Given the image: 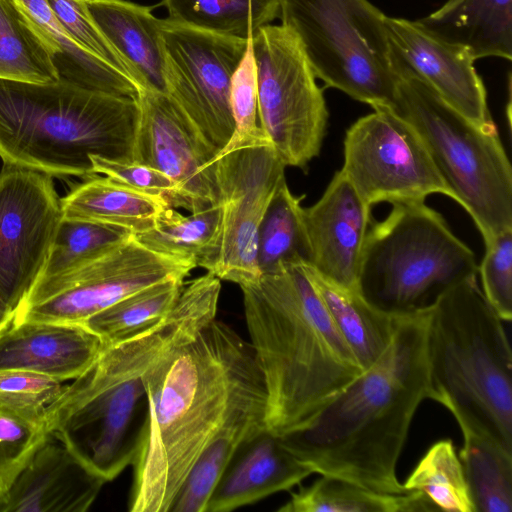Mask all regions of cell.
I'll return each mask as SVG.
<instances>
[{
	"label": "cell",
	"mask_w": 512,
	"mask_h": 512,
	"mask_svg": "<svg viewBox=\"0 0 512 512\" xmlns=\"http://www.w3.org/2000/svg\"><path fill=\"white\" fill-rule=\"evenodd\" d=\"M264 381L250 343L216 318L144 374L149 411L133 465L130 512H169L236 402Z\"/></svg>",
	"instance_id": "1"
},
{
	"label": "cell",
	"mask_w": 512,
	"mask_h": 512,
	"mask_svg": "<svg viewBox=\"0 0 512 512\" xmlns=\"http://www.w3.org/2000/svg\"><path fill=\"white\" fill-rule=\"evenodd\" d=\"M220 292L221 280L207 272L183 286L160 321L104 344L47 408L50 436L106 482L114 480L132 464L147 420L144 374L216 318Z\"/></svg>",
	"instance_id": "2"
},
{
	"label": "cell",
	"mask_w": 512,
	"mask_h": 512,
	"mask_svg": "<svg viewBox=\"0 0 512 512\" xmlns=\"http://www.w3.org/2000/svg\"><path fill=\"white\" fill-rule=\"evenodd\" d=\"M428 309L401 314L382 357L307 427L280 437L313 473L382 493H407L397 464L414 415L429 399Z\"/></svg>",
	"instance_id": "3"
},
{
	"label": "cell",
	"mask_w": 512,
	"mask_h": 512,
	"mask_svg": "<svg viewBox=\"0 0 512 512\" xmlns=\"http://www.w3.org/2000/svg\"><path fill=\"white\" fill-rule=\"evenodd\" d=\"M304 264H282L240 287L266 388V427L278 437L310 425L364 371Z\"/></svg>",
	"instance_id": "4"
},
{
	"label": "cell",
	"mask_w": 512,
	"mask_h": 512,
	"mask_svg": "<svg viewBox=\"0 0 512 512\" xmlns=\"http://www.w3.org/2000/svg\"><path fill=\"white\" fill-rule=\"evenodd\" d=\"M137 98L59 79H0V158L51 176L96 175L91 156L132 161Z\"/></svg>",
	"instance_id": "5"
},
{
	"label": "cell",
	"mask_w": 512,
	"mask_h": 512,
	"mask_svg": "<svg viewBox=\"0 0 512 512\" xmlns=\"http://www.w3.org/2000/svg\"><path fill=\"white\" fill-rule=\"evenodd\" d=\"M427 359L429 399L512 452L511 346L476 276L428 308Z\"/></svg>",
	"instance_id": "6"
},
{
	"label": "cell",
	"mask_w": 512,
	"mask_h": 512,
	"mask_svg": "<svg viewBox=\"0 0 512 512\" xmlns=\"http://www.w3.org/2000/svg\"><path fill=\"white\" fill-rule=\"evenodd\" d=\"M474 252L425 202L396 203L370 225L356 289L394 314L428 309L455 284L477 276Z\"/></svg>",
	"instance_id": "7"
},
{
	"label": "cell",
	"mask_w": 512,
	"mask_h": 512,
	"mask_svg": "<svg viewBox=\"0 0 512 512\" xmlns=\"http://www.w3.org/2000/svg\"><path fill=\"white\" fill-rule=\"evenodd\" d=\"M420 135L452 194L485 246L512 229V167L497 127L474 124L418 78L398 76L392 108Z\"/></svg>",
	"instance_id": "8"
},
{
	"label": "cell",
	"mask_w": 512,
	"mask_h": 512,
	"mask_svg": "<svg viewBox=\"0 0 512 512\" xmlns=\"http://www.w3.org/2000/svg\"><path fill=\"white\" fill-rule=\"evenodd\" d=\"M316 78L372 108H393L398 75L385 17L368 0H279Z\"/></svg>",
	"instance_id": "9"
},
{
	"label": "cell",
	"mask_w": 512,
	"mask_h": 512,
	"mask_svg": "<svg viewBox=\"0 0 512 512\" xmlns=\"http://www.w3.org/2000/svg\"><path fill=\"white\" fill-rule=\"evenodd\" d=\"M215 183L220 221L214 243L199 267L239 287L258 281V232L285 168L261 129L229 140L216 155Z\"/></svg>",
	"instance_id": "10"
},
{
	"label": "cell",
	"mask_w": 512,
	"mask_h": 512,
	"mask_svg": "<svg viewBox=\"0 0 512 512\" xmlns=\"http://www.w3.org/2000/svg\"><path fill=\"white\" fill-rule=\"evenodd\" d=\"M259 126L287 167L306 168L320 153L328 122L322 89L296 36L268 24L250 39Z\"/></svg>",
	"instance_id": "11"
},
{
	"label": "cell",
	"mask_w": 512,
	"mask_h": 512,
	"mask_svg": "<svg viewBox=\"0 0 512 512\" xmlns=\"http://www.w3.org/2000/svg\"><path fill=\"white\" fill-rule=\"evenodd\" d=\"M359 118L346 131L341 172L369 207L380 202H425L452 194L413 126L385 106Z\"/></svg>",
	"instance_id": "12"
},
{
	"label": "cell",
	"mask_w": 512,
	"mask_h": 512,
	"mask_svg": "<svg viewBox=\"0 0 512 512\" xmlns=\"http://www.w3.org/2000/svg\"><path fill=\"white\" fill-rule=\"evenodd\" d=\"M195 267L147 249L132 235L71 273L35 283L13 321L82 324L129 294L166 279L185 278Z\"/></svg>",
	"instance_id": "13"
},
{
	"label": "cell",
	"mask_w": 512,
	"mask_h": 512,
	"mask_svg": "<svg viewBox=\"0 0 512 512\" xmlns=\"http://www.w3.org/2000/svg\"><path fill=\"white\" fill-rule=\"evenodd\" d=\"M166 94L218 153L234 132L230 82L249 40L161 20Z\"/></svg>",
	"instance_id": "14"
},
{
	"label": "cell",
	"mask_w": 512,
	"mask_h": 512,
	"mask_svg": "<svg viewBox=\"0 0 512 512\" xmlns=\"http://www.w3.org/2000/svg\"><path fill=\"white\" fill-rule=\"evenodd\" d=\"M62 218L52 176L4 164L0 172V297L14 310L39 277Z\"/></svg>",
	"instance_id": "15"
},
{
	"label": "cell",
	"mask_w": 512,
	"mask_h": 512,
	"mask_svg": "<svg viewBox=\"0 0 512 512\" xmlns=\"http://www.w3.org/2000/svg\"><path fill=\"white\" fill-rule=\"evenodd\" d=\"M132 161L164 173L177 194L170 206L190 213L217 204L215 157L218 154L163 92L139 90Z\"/></svg>",
	"instance_id": "16"
},
{
	"label": "cell",
	"mask_w": 512,
	"mask_h": 512,
	"mask_svg": "<svg viewBox=\"0 0 512 512\" xmlns=\"http://www.w3.org/2000/svg\"><path fill=\"white\" fill-rule=\"evenodd\" d=\"M385 27L398 76L418 78L474 124L495 126L484 84L466 50L438 39L416 21L386 16Z\"/></svg>",
	"instance_id": "17"
},
{
	"label": "cell",
	"mask_w": 512,
	"mask_h": 512,
	"mask_svg": "<svg viewBox=\"0 0 512 512\" xmlns=\"http://www.w3.org/2000/svg\"><path fill=\"white\" fill-rule=\"evenodd\" d=\"M302 217L309 265L323 278L356 289L361 254L371 225V207L339 170L320 199L303 207Z\"/></svg>",
	"instance_id": "18"
},
{
	"label": "cell",
	"mask_w": 512,
	"mask_h": 512,
	"mask_svg": "<svg viewBox=\"0 0 512 512\" xmlns=\"http://www.w3.org/2000/svg\"><path fill=\"white\" fill-rule=\"evenodd\" d=\"M105 483L50 436L0 498V512H85Z\"/></svg>",
	"instance_id": "19"
},
{
	"label": "cell",
	"mask_w": 512,
	"mask_h": 512,
	"mask_svg": "<svg viewBox=\"0 0 512 512\" xmlns=\"http://www.w3.org/2000/svg\"><path fill=\"white\" fill-rule=\"evenodd\" d=\"M103 347L81 324L12 321L0 333V371H31L63 382L78 377Z\"/></svg>",
	"instance_id": "20"
},
{
	"label": "cell",
	"mask_w": 512,
	"mask_h": 512,
	"mask_svg": "<svg viewBox=\"0 0 512 512\" xmlns=\"http://www.w3.org/2000/svg\"><path fill=\"white\" fill-rule=\"evenodd\" d=\"M313 472L267 428L244 443L220 477L206 512H229L288 491Z\"/></svg>",
	"instance_id": "21"
},
{
	"label": "cell",
	"mask_w": 512,
	"mask_h": 512,
	"mask_svg": "<svg viewBox=\"0 0 512 512\" xmlns=\"http://www.w3.org/2000/svg\"><path fill=\"white\" fill-rule=\"evenodd\" d=\"M86 5L138 90L166 93L162 19L149 7L128 0H86Z\"/></svg>",
	"instance_id": "22"
},
{
	"label": "cell",
	"mask_w": 512,
	"mask_h": 512,
	"mask_svg": "<svg viewBox=\"0 0 512 512\" xmlns=\"http://www.w3.org/2000/svg\"><path fill=\"white\" fill-rule=\"evenodd\" d=\"M264 381L249 389L233 406L201 452L173 501L172 512H206L209 498L239 448L266 429Z\"/></svg>",
	"instance_id": "23"
},
{
	"label": "cell",
	"mask_w": 512,
	"mask_h": 512,
	"mask_svg": "<svg viewBox=\"0 0 512 512\" xmlns=\"http://www.w3.org/2000/svg\"><path fill=\"white\" fill-rule=\"evenodd\" d=\"M416 23L438 39L463 48L474 61L512 58V0H459Z\"/></svg>",
	"instance_id": "24"
},
{
	"label": "cell",
	"mask_w": 512,
	"mask_h": 512,
	"mask_svg": "<svg viewBox=\"0 0 512 512\" xmlns=\"http://www.w3.org/2000/svg\"><path fill=\"white\" fill-rule=\"evenodd\" d=\"M305 269L338 330L363 370L372 367L385 353L401 314L387 312L370 303L358 290L337 285Z\"/></svg>",
	"instance_id": "25"
},
{
	"label": "cell",
	"mask_w": 512,
	"mask_h": 512,
	"mask_svg": "<svg viewBox=\"0 0 512 512\" xmlns=\"http://www.w3.org/2000/svg\"><path fill=\"white\" fill-rule=\"evenodd\" d=\"M166 206L164 197L131 190L97 174L61 198L63 217L118 226L133 235L150 229Z\"/></svg>",
	"instance_id": "26"
},
{
	"label": "cell",
	"mask_w": 512,
	"mask_h": 512,
	"mask_svg": "<svg viewBox=\"0 0 512 512\" xmlns=\"http://www.w3.org/2000/svg\"><path fill=\"white\" fill-rule=\"evenodd\" d=\"M52 48L60 79L85 89L137 98L138 88L123 72L79 46L62 27L47 0H14Z\"/></svg>",
	"instance_id": "27"
},
{
	"label": "cell",
	"mask_w": 512,
	"mask_h": 512,
	"mask_svg": "<svg viewBox=\"0 0 512 512\" xmlns=\"http://www.w3.org/2000/svg\"><path fill=\"white\" fill-rule=\"evenodd\" d=\"M438 510L420 491L388 494L351 481L321 475L298 491L278 512H426Z\"/></svg>",
	"instance_id": "28"
},
{
	"label": "cell",
	"mask_w": 512,
	"mask_h": 512,
	"mask_svg": "<svg viewBox=\"0 0 512 512\" xmlns=\"http://www.w3.org/2000/svg\"><path fill=\"white\" fill-rule=\"evenodd\" d=\"M0 79L30 83L60 79L51 46L14 0H0Z\"/></svg>",
	"instance_id": "29"
},
{
	"label": "cell",
	"mask_w": 512,
	"mask_h": 512,
	"mask_svg": "<svg viewBox=\"0 0 512 512\" xmlns=\"http://www.w3.org/2000/svg\"><path fill=\"white\" fill-rule=\"evenodd\" d=\"M459 458L477 512L512 511V452L488 435L459 425Z\"/></svg>",
	"instance_id": "30"
},
{
	"label": "cell",
	"mask_w": 512,
	"mask_h": 512,
	"mask_svg": "<svg viewBox=\"0 0 512 512\" xmlns=\"http://www.w3.org/2000/svg\"><path fill=\"white\" fill-rule=\"evenodd\" d=\"M168 19L207 32L250 40L278 17L279 0H163Z\"/></svg>",
	"instance_id": "31"
},
{
	"label": "cell",
	"mask_w": 512,
	"mask_h": 512,
	"mask_svg": "<svg viewBox=\"0 0 512 512\" xmlns=\"http://www.w3.org/2000/svg\"><path fill=\"white\" fill-rule=\"evenodd\" d=\"M181 277L170 278L120 299L81 325L104 344H112L160 321L174 306L184 286Z\"/></svg>",
	"instance_id": "32"
},
{
	"label": "cell",
	"mask_w": 512,
	"mask_h": 512,
	"mask_svg": "<svg viewBox=\"0 0 512 512\" xmlns=\"http://www.w3.org/2000/svg\"><path fill=\"white\" fill-rule=\"evenodd\" d=\"M284 180L265 212L258 232L257 260L262 274L282 264L310 263L301 201Z\"/></svg>",
	"instance_id": "33"
},
{
	"label": "cell",
	"mask_w": 512,
	"mask_h": 512,
	"mask_svg": "<svg viewBox=\"0 0 512 512\" xmlns=\"http://www.w3.org/2000/svg\"><path fill=\"white\" fill-rule=\"evenodd\" d=\"M219 221L218 204L188 216L166 206L150 229L133 236L155 253L191 261L197 267L214 243Z\"/></svg>",
	"instance_id": "34"
},
{
	"label": "cell",
	"mask_w": 512,
	"mask_h": 512,
	"mask_svg": "<svg viewBox=\"0 0 512 512\" xmlns=\"http://www.w3.org/2000/svg\"><path fill=\"white\" fill-rule=\"evenodd\" d=\"M132 235L118 226L62 216L46 262L35 283L71 273L101 257Z\"/></svg>",
	"instance_id": "35"
},
{
	"label": "cell",
	"mask_w": 512,
	"mask_h": 512,
	"mask_svg": "<svg viewBox=\"0 0 512 512\" xmlns=\"http://www.w3.org/2000/svg\"><path fill=\"white\" fill-rule=\"evenodd\" d=\"M407 492L420 491L438 510L477 512L462 463L452 440L434 443L402 483Z\"/></svg>",
	"instance_id": "36"
},
{
	"label": "cell",
	"mask_w": 512,
	"mask_h": 512,
	"mask_svg": "<svg viewBox=\"0 0 512 512\" xmlns=\"http://www.w3.org/2000/svg\"><path fill=\"white\" fill-rule=\"evenodd\" d=\"M49 437L45 421L0 401V498Z\"/></svg>",
	"instance_id": "37"
},
{
	"label": "cell",
	"mask_w": 512,
	"mask_h": 512,
	"mask_svg": "<svg viewBox=\"0 0 512 512\" xmlns=\"http://www.w3.org/2000/svg\"><path fill=\"white\" fill-rule=\"evenodd\" d=\"M481 290L505 322L512 319V229L498 234L485 246V255L478 266Z\"/></svg>",
	"instance_id": "38"
},
{
	"label": "cell",
	"mask_w": 512,
	"mask_h": 512,
	"mask_svg": "<svg viewBox=\"0 0 512 512\" xmlns=\"http://www.w3.org/2000/svg\"><path fill=\"white\" fill-rule=\"evenodd\" d=\"M64 387L61 381L44 374L24 370L0 371V401L45 422L47 408Z\"/></svg>",
	"instance_id": "39"
},
{
	"label": "cell",
	"mask_w": 512,
	"mask_h": 512,
	"mask_svg": "<svg viewBox=\"0 0 512 512\" xmlns=\"http://www.w3.org/2000/svg\"><path fill=\"white\" fill-rule=\"evenodd\" d=\"M47 2L67 34L79 46L129 77L121 57L91 17L86 0H47Z\"/></svg>",
	"instance_id": "40"
},
{
	"label": "cell",
	"mask_w": 512,
	"mask_h": 512,
	"mask_svg": "<svg viewBox=\"0 0 512 512\" xmlns=\"http://www.w3.org/2000/svg\"><path fill=\"white\" fill-rule=\"evenodd\" d=\"M229 101L234 121V132L230 140L245 139L261 130L257 122V74L250 40L233 72Z\"/></svg>",
	"instance_id": "41"
},
{
	"label": "cell",
	"mask_w": 512,
	"mask_h": 512,
	"mask_svg": "<svg viewBox=\"0 0 512 512\" xmlns=\"http://www.w3.org/2000/svg\"><path fill=\"white\" fill-rule=\"evenodd\" d=\"M90 160L95 174H103L124 187L164 197L169 206L176 197L174 181L155 168L135 161H117L99 156H91Z\"/></svg>",
	"instance_id": "42"
},
{
	"label": "cell",
	"mask_w": 512,
	"mask_h": 512,
	"mask_svg": "<svg viewBox=\"0 0 512 512\" xmlns=\"http://www.w3.org/2000/svg\"><path fill=\"white\" fill-rule=\"evenodd\" d=\"M15 311L0 297V333L13 321Z\"/></svg>",
	"instance_id": "43"
},
{
	"label": "cell",
	"mask_w": 512,
	"mask_h": 512,
	"mask_svg": "<svg viewBox=\"0 0 512 512\" xmlns=\"http://www.w3.org/2000/svg\"><path fill=\"white\" fill-rule=\"evenodd\" d=\"M457 1L459 0H448L443 6H450V5H453L454 3H456Z\"/></svg>",
	"instance_id": "44"
}]
</instances>
